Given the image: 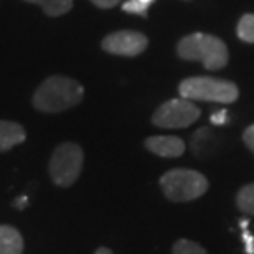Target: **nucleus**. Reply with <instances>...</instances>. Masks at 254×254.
Wrapping results in <instances>:
<instances>
[{"label": "nucleus", "instance_id": "obj_14", "mask_svg": "<svg viewBox=\"0 0 254 254\" xmlns=\"http://www.w3.org/2000/svg\"><path fill=\"white\" fill-rule=\"evenodd\" d=\"M236 203L241 211L254 215V184L245 185L238 193Z\"/></svg>", "mask_w": 254, "mask_h": 254}, {"label": "nucleus", "instance_id": "obj_8", "mask_svg": "<svg viewBox=\"0 0 254 254\" xmlns=\"http://www.w3.org/2000/svg\"><path fill=\"white\" fill-rule=\"evenodd\" d=\"M145 147L159 157H180L185 152V142L174 135H154L145 140Z\"/></svg>", "mask_w": 254, "mask_h": 254}, {"label": "nucleus", "instance_id": "obj_21", "mask_svg": "<svg viewBox=\"0 0 254 254\" xmlns=\"http://www.w3.org/2000/svg\"><path fill=\"white\" fill-rule=\"evenodd\" d=\"M15 205H17L18 208H23L25 205H28V198L27 196H20L18 201H15Z\"/></svg>", "mask_w": 254, "mask_h": 254}, {"label": "nucleus", "instance_id": "obj_4", "mask_svg": "<svg viewBox=\"0 0 254 254\" xmlns=\"http://www.w3.org/2000/svg\"><path fill=\"white\" fill-rule=\"evenodd\" d=\"M160 187L172 201H191L205 195L208 190L206 177L196 170L174 169L162 175Z\"/></svg>", "mask_w": 254, "mask_h": 254}, {"label": "nucleus", "instance_id": "obj_12", "mask_svg": "<svg viewBox=\"0 0 254 254\" xmlns=\"http://www.w3.org/2000/svg\"><path fill=\"white\" fill-rule=\"evenodd\" d=\"M27 2L40 5L50 17H60L73 8V0H27Z\"/></svg>", "mask_w": 254, "mask_h": 254}, {"label": "nucleus", "instance_id": "obj_10", "mask_svg": "<svg viewBox=\"0 0 254 254\" xmlns=\"http://www.w3.org/2000/svg\"><path fill=\"white\" fill-rule=\"evenodd\" d=\"M0 254H23V238L13 226L0 225Z\"/></svg>", "mask_w": 254, "mask_h": 254}, {"label": "nucleus", "instance_id": "obj_5", "mask_svg": "<svg viewBox=\"0 0 254 254\" xmlns=\"http://www.w3.org/2000/svg\"><path fill=\"white\" fill-rule=\"evenodd\" d=\"M84 154L74 142H63L53 150L48 164V172L53 184L58 187H71L83 170Z\"/></svg>", "mask_w": 254, "mask_h": 254}, {"label": "nucleus", "instance_id": "obj_18", "mask_svg": "<svg viewBox=\"0 0 254 254\" xmlns=\"http://www.w3.org/2000/svg\"><path fill=\"white\" fill-rule=\"evenodd\" d=\"M211 123L215 124V126H223V124H226L228 123V113H226V109H221V111H218V113L215 114H211Z\"/></svg>", "mask_w": 254, "mask_h": 254}, {"label": "nucleus", "instance_id": "obj_3", "mask_svg": "<svg viewBox=\"0 0 254 254\" xmlns=\"http://www.w3.org/2000/svg\"><path fill=\"white\" fill-rule=\"evenodd\" d=\"M179 93L182 98L190 101H210L220 104H231L240 96L235 83L208 76H193L184 79L179 86Z\"/></svg>", "mask_w": 254, "mask_h": 254}, {"label": "nucleus", "instance_id": "obj_23", "mask_svg": "<svg viewBox=\"0 0 254 254\" xmlns=\"http://www.w3.org/2000/svg\"><path fill=\"white\" fill-rule=\"evenodd\" d=\"M142 2H145V3H149V5H150L152 2H154V0H142Z\"/></svg>", "mask_w": 254, "mask_h": 254}, {"label": "nucleus", "instance_id": "obj_7", "mask_svg": "<svg viewBox=\"0 0 254 254\" xmlns=\"http://www.w3.org/2000/svg\"><path fill=\"white\" fill-rule=\"evenodd\" d=\"M103 50L119 57H139L149 47V38L144 33L132 30H119L103 40Z\"/></svg>", "mask_w": 254, "mask_h": 254}, {"label": "nucleus", "instance_id": "obj_19", "mask_svg": "<svg viewBox=\"0 0 254 254\" xmlns=\"http://www.w3.org/2000/svg\"><path fill=\"white\" fill-rule=\"evenodd\" d=\"M243 139H245V144L248 145V149L251 152H254V124L250 126L243 134Z\"/></svg>", "mask_w": 254, "mask_h": 254}, {"label": "nucleus", "instance_id": "obj_9", "mask_svg": "<svg viewBox=\"0 0 254 254\" xmlns=\"http://www.w3.org/2000/svg\"><path fill=\"white\" fill-rule=\"evenodd\" d=\"M27 139V132L20 124L12 121H0V152H7L12 147L22 144Z\"/></svg>", "mask_w": 254, "mask_h": 254}, {"label": "nucleus", "instance_id": "obj_16", "mask_svg": "<svg viewBox=\"0 0 254 254\" xmlns=\"http://www.w3.org/2000/svg\"><path fill=\"white\" fill-rule=\"evenodd\" d=\"M147 8H149V3L142 2V0H127V2L123 3L124 12L142 15V17H145V15H147Z\"/></svg>", "mask_w": 254, "mask_h": 254}, {"label": "nucleus", "instance_id": "obj_1", "mask_svg": "<svg viewBox=\"0 0 254 254\" xmlns=\"http://www.w3.org/2000/svg\"><path fill=\"white\" fill-rule=\"evenodd\" d=\"M84 98V88L68 76H50L33 94V108L40 113H63L78 106Z\"/></svg>", "mask_w": 254, "mask_h": 254}, {"label": "nucleus", "instance_id": "obj_6", "mask_svg": "<svg viewBox=\"0 0 254 254\" xmlns=\"http://www.w3.org/2000/svg\"><path fill=\"white\" fill-rule=\"evenodd\" d=\"M200 118V109L190 99L177 98L160 106L152 116V124L162 129H184Z\"/></svg>", "mask_w": 254, "mask_h": 254}, {"label": "nucleus", "instance_id": "obj_2", "mask_svg": "<svg viewBox=\"0 0 254 254\" xmlns=\"http://www.w3.org/2000/svg\"><path fill=\"white\" fill-rule=\"evenodd\" d=\"M177 52L184 60L201 62L206 69H221L230 60L228 48L223 40L208 33H193L182 38Z\"/></svg>", "mask_w": 254, "mask_h": 254}, {"label": "nucleus", "instance_id": "obj_20", "mask_svg": "<svg viewBox=\"0 0 254 254\" xmlns=\"http://www.w3.org/2000/svg\"><path fill=\"white\" fill-rule=\"evenodd\" d=\"M91 2L99 8H113L121 2V0H91Z\"/></svg>", "mask_w": 254, "mask_h": 254}, {"label": "nucleus", "instance_id": "obj_22", "mask_svg": "<svg viewBox=\"0 0 254 254\" xmlns=\"http://www.w3.org/2000/svg\"><path fill=\"white\" fill-rule=\"evenodd\" d=\"M94 254H113V251L109 248H99V250H96Z\"/></svg>", "mask_w": 254, "mask_h": 254}, {"label": "nucleus", "instance_id": "obj_17", "mask_svg": "<svg viewBox=\"0 0 254 254\" xmlns=\"http://www.w3.org/2000/svg\"><path fill=\"white\" fill-rule=\"evenodd\" d=\"M240 225L243 230V240H245V245H246V254H254V236H251L250 233H248V225H250V221L241 220Z\"/></svg>", "mask_w": 254, "mask_h": 254}, {"label": "nucleus", "instance_id": "obj_11", "mask_svg": "<svg viewBox=\"0 0 254 254\" xmlns=\"http://www.w3.org/2000/svg\"><path fill=\"white\" fill-rule=\"evenodd\" d=\"M218 139L208 127L196 130L191 139V150L196 157H208L216 147Z\"/></svg>", "mask_w": 254, "mask_h": 254}, {"label": "nucleus", "instance_id": "obj_13", "mask_svg": "<svg viewBox=\"0 0 254 254\" xmlns=\"http://www.w3.org/2000/svg\"><path fill=\"white\" fill-rule=\"evenodd\" d=\"M236 33L240 40L246 43H254V15L253 13H246L243 15L240 23H238Z\"/></svg>", "mask_w": 254, "mask_h": 254}, {"label": "nucleus", "instance_id": "obj_15", "mask_svg": "<svg viewBox=\"0 0 254 254\" xmlns=\"http://www.w3.org/2000/svg\"><path fill=\"white\" fill-rule=\"evenodd\" d=\"M172 254H208L206 250L203 246H200L198 243L191 240H185L182 238L172 248Z\"/></svg>", "mask_w": 254, "mask_h": 254}]
</instances>
